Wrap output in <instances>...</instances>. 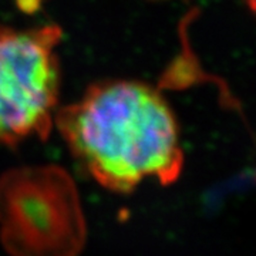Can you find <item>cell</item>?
I'll return each mask as SVG.
<instances>
[{"label": "cell", "mask_w": 256, "mask_h": 256, "mask_svg": "<svg viewBox=\"0 0 256 256\" xmlns=\"http://www.w3.org/2000/svg\"><path fill=\"white\" fill-rule=\"evenodd\" d=\"M87 228L77 186L60 166H23L0 178V242L10 256H78Z\"/></svg>", "instance_id": "obj_2"}, {"label": "cell", "mask_w": 256, "mask_h": 256, "mask_svg": "<svg viewBox=\"0 0 256 256\" xmlns=\"http://www.w3.org/2000/svg\"><path fill=\"white\" fill-rule=\"evenodd\" d=\"M62 28L0 26V144L46 140L60 92L57 46Z\"/></svg>", "instance_id": "obj_3"}, {"label": "cell", "mask_w": 256, "mask_h": 256, "mask_svg": "<svg viewBox=\"0 0 256 256\" xmlns=\"http://www.w3.org/2000/svg\"><path fill=\"white\" fill-rule=\"evenodd\" d=\"M54 124L76 160L112 192L128 194L146 178L168 185L182 171L174 112L146 82H96L56 112Z\"/></svg>", "instance_id": "obj_1"}, {"label": "cell", "mask_w": 256, "mask_h": 256, "mask_svg": "<svg viewBox=\"0 0 256 256\" xmlns=\"http://www.w3.org/2000/svg\"><path fill=\"white\" fill-rule=\"evenodd\" d=\"M248 4V8L250 12H255V0H244Z\"/></svg>", "instance_id": "obj_4"}]
</instances>
